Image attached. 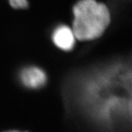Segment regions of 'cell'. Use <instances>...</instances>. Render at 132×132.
<instances>
[{"mask_svg": "<svg viewBox=\"0 0 132 132\" xmlns=\"http://www.w3.org/2000/svg\"><path fill=\"white\" fill-rule=\"evenodd\" d=\"M73 31L76 38L90 41L99 38L111 22L106 5L96 0H80L73 7Z\"/></svg>", "mask_w": 132, "mask_h": 132, "instance_id": "obj_1", "label": "cell"}, {"mask_svg": "<svg viewBox=\"0 0 132 132\" xmlns=\"http://www.w3.org/2000/svg\"><path fill=\"white\" fill-rule=\"evenodd\" d=\"M21 85L30 90H38L47 82V76L43 70L35 66H29L22 69L19 73Z\"/></svg>", "mask_w": 132, "mask_h": 132, "instance_id": "obj_2", "label": "cell"}, {"mask_svg": "<svg viewBox=\"0 0 132 132\" xmlns=\"http://www.w3.org/2000/svg\"><path fill=\"white\" fill-rule=\"evenodd\" d=\"M76 39L73 29L65 25L57 27L52 35L54 43L63 51H70L74 47Z\"/></svg>", "mask_w": 132, "mask_h": 132, "instance_id": "obj_3", "label": "cell"}, {"mask_svg": "<svg viewBox=\"0 0 132 132\" xmlns=\"http://www.w3.org/2000/svg\"><path fill=\"white\" fill-rule=\"evenodd\" d=\"M10 5L15 9L26 8L28 5L27 0H9Z\"/></svg>", "mask_w": 132, "mask_h": 132, "instance_id": "obj_4", "label": "cell"}, {"mask_svg": "<svg viewBox=\"0 0 132 132\" xmlns=\"http://www.w3.org/2000/svg\"><path fill=\"white\" fill-rule=\"evenodd\" d=\"M5 132H27V131H16V130H13V131H7Z\"/></svg>", "mask_w": 132, "mask_h": 132, "instance_id": "obj_5", "label": "cell"}]
</instances>
